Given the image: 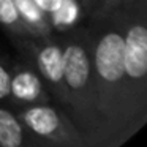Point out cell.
<instances>
[{"mask_svg": "<svg viewBox=\"0 0 147 147\" xmlns=\"http://www.w3.org/2000/svg\"><path fill=\"white\" fill-rule=\"evenodd\" d=\"M147 0L120 8L123 14V73L131 131L147 120Z\"/></svg>", "mask_w": 147, "mask_h": 147, "instance_id": "cell-3", "label": "cell"}, {"mask_svg": "<svg viewBox=\"0 0 147 147\" xmlns=\"http://www.w3.org/2000/svg\"><path fill=\"white\" fill-rule=\"evenodd\" d=\"M11 70L10 84V106L11 111H19L27 106L51 103L52 96L46 90L38 71L30 63H14Z\"/></svg>", "mask_w": 147, "mask_h": 147, "instance_id": "cell-6", "label": "cell"}, {"mask_svg": "<svg viewBox=\"0 0 147 147\" xmlns=\"http://www.w3.org/2000/svg\"><path fill=\"white\" fill-rule=\"evenodd\" d=\"M63 51V86L67 105L63 111L90 147H109L108 134L96 111L95 82L87 27H73L60 36Z\"/></svg>", "mask_w": 147, "mask_h": 147, "instance_id": "cell-2", "label": "cell"}, {"mask_svg": "<svg viewBox=\"0 0 147 147\" xmlns=\"http://www.w3.org/2000/svg\"><path fill=\"white\" fill-rule=\"evenodd\" d=\"M0 26L10 33L11 38H35L21 19L14 0H0Z\"/></svg>", "mask_w": 147, "mask_h": 147, "instance_id": "cell-9", "label": "cell"}, {"mask_svg": "<svg viewBox=\"0 0 147 147\" xmlns=\"http://www.w3.org/2000/svg\"><path fill=\"white\" fill-rule=\"evenodd\" d=\"M82 7L78 0H62V5L49 14V22L52 26V30L65 32L73 27H76L78 21L82 18Z\"/></svg>", "mask_w": 147, "mask_h": 147, "instance_id": "cell-10", "label": "cell"}, {"mask_svg": "<svg viewBox=\"0 0 147 147\" xmlns=\"http://www.w3.org/2000/svg\"><path fill=\"white\" fill-rule=\"evenodd\" d=\"M10 84H11V70L7 63L0 60V103L8 108L10 106Z\"/></svg>", "mask_w": 147, "mask_h": 147, "instance_id": "cell-12", "label": "cell"}, {"mask_svg": "<svg viewBox=\"0 0 147 147\" xmlns=\"http://www.w3.org/2000/svg\"><path fill=\"white\" fill-rule=\"evenodd\" d=\"M33 2H35L36 7H38L41 11H45L48 16L52 14L62 5V0H33Z\"/></svg>", "mask_w": 147, "mask_h": 147, "instance_id": "cell-13", "label": "cell"}, {"mask_svg": "<svg viewBox=\"0 0 147 147\" xmlns=\"http://www.w3.org/2000/svg\"><path fill=\"white\" fill-rule=\"evenodd\" d=\"M81 3V7H82V10L87 13V16H89L90 13H92V10L95 8V5H96V2L98 0H78Z\"/></svg>", "mask_w": 147, "mask_h": 147, "instance_id": "cell-14", "label": "cell"}, {"mask_svg": "<svg viewBox=\"0 0 147 147\" xmlns=\"http://www.w3.org/2000/svg\"><path fill=\"white\" fill-rule=\"evenodd\" d=\"M0 147H49L22 123L16 112L0 105Z\"/></svg>", "mask_w": 147, "mask_h": 147, "instance_id": "cell-7", "label": "cell"}, {"mask_svg": "<svg viewBox=\"0 0 147 147\" xmlns=\"http://www.w3.org/2000/svg\"><path fill=\"white\" fill-rule=\"evenodd\" d=\"M13 45L27 57L30 63L43 79L46 90L52 100L65 109L67 96L63 86V51L60 38L46 36V38H11Z\"/></svg>", "mask_w": 147, "mask_h": 147, "instance_id": "cell-5", "label": "cell"}, {"mask_svg": "<svg viewBox=\"0 0 147 147\" xmlns=\"http://www.w3.org/2000/svg\"><path fill=\"white\" fill-rule=\"evenodd\" d=\"M14 5L22 22L30 29L35 38H46L52 35L49 16L36 7L33 0H14Z\"/></svg>", "mask_w": 147, "mask_h": 147, "instance_id": "cell-8", "label": "cell"}, {"mask_svg": "<svg viewBox=\"0 0 147 147\" xmlns=\"http://www.w3.org/2000/svg\"><path fill=\"white\" fill-rule=\"evenodd\" d=\"M134 2H138V0H98L89 16H105V14H109L115 10L130 7Z\"/></svg>", "mask_w": 147, "mask_h": 147, "instance_id": "cell-11", "label": "cell"}, {"mask_svg": "<svg viewBox=\"0 0 147 147\" xmlns=\"http://www.w3.org/2000/svg\"><path fill=\"white\" fill-rule=\"evenodd\" d=\"M90 57L95 82L96 111L108 134L109 147H120L133 131L128 120L123 73V14L115 10L89 16Z\"/></svg>", "mask_w": 147, "mask_h": 147, "instance_id": "cell-1", "label": "cell"}, {"mask_svg": "<svg viewBox=\"0 0 147 147\" xmlns=\"http://www.w3.org/2000/svg\"><path fill=\"white\" fill-rule=\"evenodd\" d=\"M16 115L49 147H90L86 136L60 106L55 108L49 103L27 106L16 111Z\"/></svg>", "mask_w": 147, "mask_h": 147, "instance_id": "cell-4", "label": "cell"}]
</instances>
